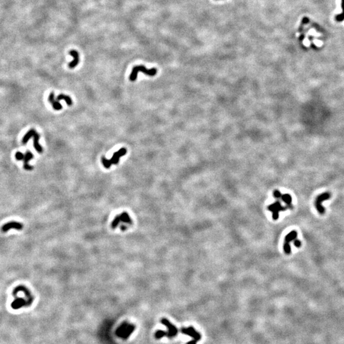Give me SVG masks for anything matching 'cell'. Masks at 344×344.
Returning <instances> with one entry per match:
<instances>
[{
    "instance_id": "17",
    "label": "cell",
    "mask_w": 344,
    "mask_h": 344,
    "mask_svg": "<svg viewBox=\"0 0 344 344\" xmlns=\"http://www.w3.org/2000/svg\"><path fill=\"white\" fill-rule=\"evenodd\" d=\"M62 99H64V100L65 101H66V104L68 105H69V106H71L72 104H73V101H72V99H71V98L69 96L65 95V94H59L57 97V101L62 100Z\"/></svg>"
},
{
    "instance_id": "1",
    "label": "cell",
    "mask_w": 344,
    "mask_h": 344,
    "mask_svg": "<svg viewBox=\"0 0 344 344\" xmlns=\"http://www.w3.org/2000/svg\"><path fill=\"white\" fill-rule=\"evenodd\" d=\"M135 329V325L129 324V323L127 322H124L122 323V324L119 326V328L117 329L115 334L118 337H119V338H121L123 340H126L132 334Z\"/></svg>"
},
{
    "instance_id": "20",
    "label": "cell",
    "mask_w": 344,
    "mask_h": 344,
    "mask_svg": "<svg viewBox=\"0 0 344 344\" xmlns=\"http://www.w3.org/2000/svg\"><path fill=\"white\" fill-rule=\"evenodd\" d=\"M155 338L156 339H160L161 338H163L164 336H166L167 335V333L166 331H163V330H158L156 333H155Z\"/></svg>"
},
{
    "instance_id": "27",
    "label": "cell",
    "mask_w": 344,
    "mask_h": 344,
    "mask_svg": "<svg viewBox=\"0 0 344 344\" xmlns=\"http://www.w3.org/2000/svg\"><path fill=\"white\" fill-rule=\"evenodd\" d=\"M196 343H197V341H196V340H191L190 342H187V344H196Z\"/></svg>"
},
{
    "instance_id": "10",
    "label": "cell",
    "mask_w": 344,
    "mask_h": 344,
    "mask_svg": "<svg viewBox=\"0 0 344 344\" xmlns=\"http://www.w3.org/2000/svg\"><path fill=\"white\" fill-rule=\"evenodd\" d=\"M23 228V225L22 224L20 223V222H10L5 224V225H3V226L2 227L1 230L3 232H7L8 231H9L10 229H15L17 230H21Z\"/></svg>"
},
{
    "instance_id": "18",
    "label": "cell",
    "mask_w": 344,
    "mask_h": 344,
    "mask_svg": "<svg viewBox=\"0 0 344 344\" xmlns=\"http://www.w3.org/2000/svg\"><path fill=\"white\" fill-rule=\"evenodd\" d=\"M36 131L34 129H30L28 132H27L26 135L24 136L22 140V142L23 144H26L27 142H28V140L31 138L32 136H33L34 134L35 133Z\"/></svg>"
},
{
    "instance_id": "4",
    "label": "cell",
    "mask_w": 344,
    "mask_h": 344,
    "mask_svg": "<svg viewBox=\"0 0 344 344\" xmlns=\"http://www.w3.org/2000/svg\"><path fill=\"white\" fill-rule=\"evenodd\" d=\"M330 197H331V194H330L329 192H324V193L319 195L316 198L315 201V206L320 214L322 215L324 214L325 212V208L322 205V202L326 200H328V199L330 198Z\"/></svg>"
},
{
    "instance_id": "8",
    "label": "cell",
    "mask_w": 344,
    "mask_h": 344,
    "mask_svg": "<svg viewBox=\"0 0 344 344\" xmlns=\"http://www.w3.org/2000/svg\"><path fill=\"white\" fill-rule=\"evenodd\" d=\"M180 331L182 333H183V334L190 336L193 338V340H196V341L197 342L199 341V340H200L201 338V335L200 333L198 332L192 326L188 327V328H182L180 329Z\"/></svg>"
},
{
    "instance_id": "11",
    "label": "cell",
    "mask_w": 344,
    "mask_h": 344,
    "mask_svg": "<svg viewBox=\"0 0 344 344\" xmlns=\"http://www.w3.org/2000/svg\"><path fill=\"white\" fill-rule=\"evenodd\" d=\"M33 158V154L30 151H27L24 157V168L26 170H32L33 167L28 164V162Z\"/></svg>"
},
{
    "instance_id": "25",
    "label": "cell",
    "mask_w": 344,
    "mask_h": 344,
    "mask_svg": "<svg viewBox=\"0 0 344 344\" xmlns=\"http://www.w3.org/2000/svg\"><path fill=\"white\" fill-rule=\"evenodd\" d=\"M281 196H282V194H281V192H280L279 191H278V190H275V191L273 192V196H274L275 198H280Z\"/></svg>"
},
{
    "instance_id": "16",
    "label": "cell",
    "mask_w": 344,
    "mask_h": 344,
    "mask_svg": "<svg viewBox=\"0 0 344 344\" xmlns=\"http://www.w3.org/2000/svg\"><path fill=\"white\" fill-rule=\"evenodd\" d=\"M281 199L282 200L285 204H286L288 206L289 208L292 209L293 208V206L292 205V197L290 194H284L283 195L281 196L280 197Z\"/></svg>"
},
{
    "instance_id": "22",
    "label": "cell",
    "mask_w": 344,
    "mask_h": 344,
    "mask_svg": "<svg viewBox=\"0 0 344 344\" xmlns=\"http://www.w3.org/2000/svg\"><path fill=\"white\" fill-rule=\"evenodd\" d=\"M120 219H121L122 221H123L124 222H128L131 221L129 215H128V214H127L126 212L122 213L121 215H120Z\"/></svg>"
},
{
    "instance_id": "13",
    "label": "cell",
    "mask_w": 344,
    "mask_h": 344,
    "mask_svg": "<svg viewBox=\"0 0 344 344\" xmlns=\"http://www.w3.org/2000/svg\"><path fill=\"white\" fill-rule=\"evenodd\" d=\"M71 56L73 57V60L69 64V68H74L79 63V54L78 52L75 50H71L69 52Z\"/></svg>"
},
{
    "instance_id": "19",
    "label": "cell",
    "mask_w": 344,
    "mask_h": 344,
    "mask_svg": "<svg viewBox=\"0 0 344 344\" xmlns=\"http://www.w3.org/2000/svg\"><path fill=\"white\" fill-rule=\"evenodd\" d=\"M342 12L340 14L337 15L335 17V19L336 21L342 22L344 20V0H342Z\"/></svg>"
},
{
    "instance_id": "21",
    "label": "cell",
    "mask_w": 344,
    "mask_h": 344,
    "mask_svg": "<svg viewBox=\"0 0 344 344\" xmlns=\"http://www.w3.org/2000/svg\"><path fill=\"white\" fill-rule=\"evenodd\" d=\"M121 221V219H120V215H117L113 219V221H112V224H111V227L113 229H115L117 226H118L119 223L120 222V221Z\"/></svg>"
},
{
    "instance_id": "14",
    "label": "cell",
    "mask_w": 344,
    "mask_h": 344,
    "mask_svg": "<svg viewBox=\"0 0 344 344\" xmlns=\"http://www.w3.org/2000/svg\"><path fill=\"white\" fill-rule=\"evenodd\" d=\"M54 93L53 92H52L51 93L49 94V102L51 103L52 105V106L54 110H60L62 108H63V106H62L61 103L57 101V100H55L54 99Z\"/></svg>"
},
{
    "instance_id": "6",
    "label": "cell",
    "mask_w": 344,
    "mask_h": 344,
    "mask_svg": "<svg viewBox=\"0 0 344 344\" xmlns=\"http://www.w3.org/2000/svg\"><path fill=\"white\" fill-rule=\"evenodd\" d=\"M297 236H298V233L295 230L291 231V232L289 233L286 236H285V239H284L283 248H284V252L286 254H287V255H289V254L291 253V247L290 245V242H291L292 241H293L294 240L296 239Z\"/></svg>"
},
{
    "instance_id": "28",
    "label": "cell",
    "mask_w": 344,
    "mask_h": 344,
    "mask_svg": "<svg viewBox=\"0 0 344 344\" xmlns=\"http://www.w3.org/2000/svg\"><path fill=\"white\" fill-rule=\"evenodd\" d=\"M303 38H304V35H303V34H301V36H300V40L301 41V40H302L303 39Z\"/></svg>"
},
{
    "instance_id": "2",
    "label": "cell",
    "mask_w": 344,
    "mask_h": 344,
    "mask_svg": "<svg viewBox=\"0 0 344 344\" xmlns=\"http://www.w3.org/2000/svg\"><path fill=\"white\" fill-rule=\"evenodd\" d=\"M126 149H125V148H121V149L119 150L117 152H115L113 154L112 157L110 160L106 159L104 156H103L101 157V161L103 166H104L106 169H108V168H110V167L111 166V165L117 164L119 162L120 157L126 155Z\"/></svg>"
},
{
    "instance_id": "12",
    "label": "cell",
    "mask_w": 344,
    "mask_h": 344,
    "mask_svg": "<svg viewBox=\"0 0 344 344\" xmlns=\"http://www.w3.org/2000/svg\"><path fill=\"white\" fill-rule=\"evenodd\" d=\"M28 306L27 301L23 298H17L12 303L11 307L12 308L17 310L21 308L24 306Z\"/></svg>"
},
{
    "instance_id": "7",
    "label": "cell",
    "mask_w": 344,
    "mask_h": 344,
    "mask_svg": "<svg viewBox=\"0 0 344 344\" xmlns=\"http://www.w3.org/2000/svg\"><path fill=\"white\" fill-rule=\"evenodd\" d=\"M161 322L163 324L166 326V328L168 329V331H166V333H167L166 336L168 337V338H172L177 335V333L178 332V329L176 328V327H175V326L172 324L167 319L163 318L161 320Z\"/></svg>"
},
{
    "instance_id": "26",
    "label": "cell",
    "mask_w": 344,
    "mask_h": 344,
    "mask_svg": "<svg viewBox=\"0 0 344 344\" xmlns=\"http://www.w3.org/2000/svg\"><path fill=\"white\" fill-rule=\"evenodd\" d=\"M309 22V19L307 17H304L303 19H302V22H301V29H302V27L303 25V24H308Z\"/></svg>"
},
{
    "instance_id": "9",
    "label": "cell",
    "mask_w": 344,
    "mask_h": 344,
    "mask_svg": "<svg viewBox=\"0 0 344 344\" xmlns=\"http://www.w3.org/2000/svg\"><path fill=\"white\" fill-rule=\"evenodd\" d=\"M19 291H22L23 292H24L25 295L27 296V303H28V306L31 305L33 300V298L31 294L30 291H29V289L27 288H26V287L24 286V285H19V286L17 287L16 288H15L14 291H13V294H16L17 292H19Z\"/></svg>"
},
{
    "instance_id": "15",
    "label": "cell",
    "mask_w": 344,
    "mask_h": 344,
    "mask_svg": "<svg viewBox=\"0 0 344 344\" xmlns=\"http://www.w3.org/2000/svg\"><path fill=\"white\" fill-rule=\"evenodd\" d=\"M33 137H34L33 138V145H34V149H36L37 152H38L39 153H42L43 152V148L38 143V140L40 139V135H38V134L37 132H36L34 134Z\"/></svg>"
},
{
    "instance_id": "3",
    "label": "cell",
    "mask_w": 344,
    "mask_h": 344,
    "mask_svg": "<svg viewBox=\"0 0 344 344\" xmlns=\"http://www.w3.org/2000/svg\"><path fill=\"white\" fill-rule=\"evenodd\" d=\"M140 71L142 72V73L147 75H149V76H154V75L157 73V70L156 68L147 69L145 66H142V65L135 66L133 68L131 73V75L129 76L130 80L135 81L137 78L138 73Z\"/></svg>"
},
{
    "instance_id": "5",
    "label": "cell",
    "mask_w": 344,
    "mask_h": 344,
    "mask_svg": "<svg viewBox=\"0 0 344 344\" xmlns=\"http://www.w3.org/2000/svg\"><path fill=\"white\" fill-rule=\"evenodd\" d=\"M288 206H282L281 205V203L279 201H275L273 203L270 205L269 206H268V210L269 211L272 212L273 213V215H272V217L273 219L275 220V221H276V220L278 219V216H279V212L280 211H285L287 210Z\"/></svg>"
},
{
    "instance_id": "23",
    "label": "cell",
    "mask_w": 344,
    "mask_h": 344,
    "mask_svg": "<svg viewBox=\"0 0 344 344\" xmlns=\"http://www.w3.org/2000/svg\"><path fill=\"white\" fill-rule=\"evenodd\" d=\"M24 157V155L21 152H16L15 158H16L17 160H18V161L23 160Z\"/></svg>"
},
{
    "instance_id": "24",
    "label": "cell",
    "mask_w": 344,
    "mask_h": 344,
    "mask_svg": "<svg viewBox=\"0 0 344 344\" xmlns=\"http://www.w3.org/2000/svg\"><path fill=\"white\" fill-rule=\"evenodd\" d=\"M294 245L296 247H297V248H300V247H301V242L300 240H299L298 239L294 240Z\"/></svg>"
}]
</instances>
